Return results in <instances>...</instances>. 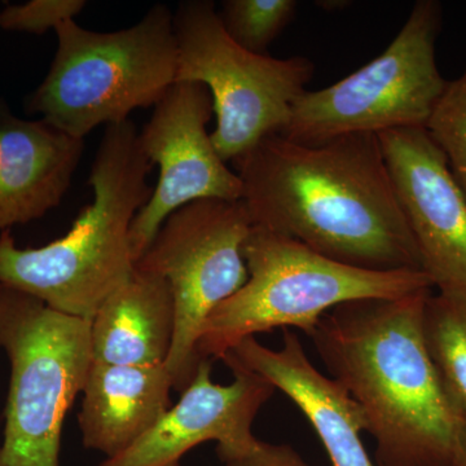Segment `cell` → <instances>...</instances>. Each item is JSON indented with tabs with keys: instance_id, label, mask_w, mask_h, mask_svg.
Listing matches in <instances>:
<instances>
[{
	"instance_id": "603a6c76",
	"label": "cell",
	"mask_w": 466,
	"mask_h": 466,
	"mask_svg": "<svg viewBox=\"0 0 466 466\" xmlns=\"http://www.w3.org/2000/svg\"><path fill=\"white\" fill-rule=\"evenodd\" d=\"M319 7L327 9V11H341L345 7H349L351 3L345 2V0H324V2H318Z\"/></svg>"
},
{
	"instance_id": "44dd1931",
	"label": "cell",
	"mask_w": 466,
	"mask_h": 466,
	"mask_svg": "<svg viewBox=\"0 0 466 466\" xmlns=\"http://www.w3.org/2000/svg\"><path fill=\"white\" fill-rule=\"evenodd\" d=\"M218 458L225 466H312L293 447L254 440L238 451L217 450Z\"/></svg>"
},
{
	"instance_id": "6da1fadb",
	"label": "cell",
	"mask_w": 466,
	"mask_h": 466,
	"mask_svg": "<svg viewBox=\"0 0 466 466\" xmlns=\"http://www.w3.org/2000/svg\"><path fill=\"white\" fill-rule=\"evenodd\" d=\"M232 164L254 227L355 268L422 271L377 135L318 146L268 135Z\"/></svg>"
},
{
	"instance_id": "5bb4252c",
	"label": "cell",
	"mask_w": 466,
	"mask_h": 466,
	"mask_svg": "<svg viewBox=\"0 0 466 466\" xmlns=\"http://www.w3.org/2000/svg\"><path fill=\"white\" fill-rule=\"evenodd\" d=\"M85 150L45 119L18 118L0 99V232L58 207Z\"/></svg>"
},
{
	"instance_id": "8992f818",
	"label": "cell",
	"mask_w": 466,
	"mask_h": 466,
	"mask_svg": "<svg viewBox=\"0 0 466 466\" xmlns=\"http://www.w3.org/2000/svg\"><path fill=\"white\" fill-rule=\"evenodd\" d=\"M0 349L11 363L0 466H60L64 420L94 363L91 321L0 285Z\"/></svg>"
},
{
	"instance_id": "ba28073f",
	"label": "cell",
	"mask_w": 466,
	"mask_h": 466,
	"mask_svg": "<svg viewBox=\"0 0 466 466\" xmlns=\"http://www.w3.org/2000/svg\"><path fill=\"white\" fill-rule=\"evenodd\" d=\"M173 27L175 82H195L210 91L217 115L211 142L223 161H235L268 135L284 130L291 106L314 76L309 58L244 50L229 38L210 0L180 3Z\"/></svg>"
},
{
	"instance_id": "4fadbf2b",
	"label": "cell",
	"mask_w": 466,
	"mask_h": 466,
	"mask_svg": "<svg viewBox=\"0 0 466 466\" xmlns=\"http://www.w3.org/2000/svg\"><path fill=\"white\" fill-rule=\"evenodd\" d=\"M220 360L228 368L249 370L284 392L317 431L333 466H376L360 438L367 431L363 410L341 383L319 372L296 333L284 329L280 350L247 337Z\"/></svg>"
},
{
	"instance_id": "52a82bcc",
	"label": "cell",
	"mask_w": 466,
	"mask_h": 466,
	"mask_svg": "<svg viewBox=\"0 0 466 466\" xmlns=\"http://www.w3.org/2000/svg\"><path fill=\"white\" fill-rule=\"evenodd\" d=\"M441 24L438 0L416 2L381 55L329 87L303 92L280 135L318 146L343 135L425 128L449 82L435 55Z\"/></svg>"
},
{
	"instance_id": "7a4b0ae2",
	"label": "cell",
	"mask_w": 466,
	"mask_h": 466,
	"mask_svg": "<svg viewBox=\"0 0 466 466\" xmlns=\"http://www.w3.org/2000/svg\"><path fill=\"white\" fill-rule=\"evenodd\" d=\"M431 293L342 303L309 336L330 375L363 410L376 466L455 464L462 408L426 345Z\"/></svg>"
},
{
	"instance_id": "7c38bea8",
	"label": "cell",
	"mask_w": 466,
	"mask_h": 466,
	"mask_svg": "<svg viewBox=\"0 0 466 466\" xmlns=\"http://www.w3.org/2000/svg\"><path fill=\"white\" fill-rule=\"evenodd\" d=\"M233 381L211 380V360L204 359L182 398L155 428L130 449L97 466H180L195 447L217 441V450L238 451L253 443L251 426L276 389L242 368L231 367Z\"/></svg>"
},
{
	"instance_id": "3957f363",
	"label": "cell",
	"mask_w": 466,
	"mask_h": 466,
	"mask_svg": "<svg viewBox=\"0 0 466 466\" xmlns=\"http://www.w3.org/2000/svg\"><path fill=\"white\" fill-rule=\"evenodd\" d=\"M150 167L133 122L106 126L88 177L91 204L66 236L36 249H20L9 229L0 232V285L91 321L133 275L130 229L152 195Z\"/></svg>"
},
{
	"instance_id": "ac0fdd59",
	"label": "cell",
	"mask_w": 466,
	"mask_h": 466,
	"mask_svg": "<svg viewBox=\"0 0 466 466\" xmlns=\"http://www.w3.org/2000/svg\"><path fill=\"white\" fill-rule=\"evenodd\" d=\"M296 0H225L219 18L236 45L257 55H266L296 16Z\"/></svg>"
},
{
	"instance_id": "5b68a950",
	"label": "cell",
	"mask_w": 466,
	"mask_h": 466,
	"mask_svg": "<svg viewBox=\"0 0 466 466\" xmlns=\"http://www.w3.org/2000/svg\"><path fill=\"white\" fill-rule=\"evenodd\" d=\"M55 33L56 54L26 108L76 139L155 106L175 84L177 39L167 5H153L118 32H91L67 21Z\"/></svg>"
},
{
	"instance_id": "277c9868",
	"label": "cell",
	"mask_w": 466,
	"mask_h": 466,
	"mask_svg": "<svg viewBox=\"0 0 466 466\" xmlns=\"http://www.w3.org/2000/svg\"><path fill=\"white\" fill-rule=\"evenodd\" d=\"M247 283L220 303L198 341L201 360L276 328L311 336L330 309L351 300L398 299L434 288L422 271H368L325 258L293 238L251 227L242 247Z\"/></svg>"
},
{
	"instance_id": "7402d4cb",
	"label": "cell",
	"mask_w": 466,
	"mask_h": 466,
	"mask_svg": "<svg viewBox=\"0 0 466 466\" xmlns=\"http://www.w3.org/2000/svg\"><path fill=\"white\" fill-rule=\"evenodd\" d=\"M462 408L461 421L456 443L455 464L453 466H466V410Z\"/></svg>"
},
{
	"instance_id": "30bf717a",
	"label": "cell",
	"mask_w": 466,
	"mask_h": 466,
	"mask_svg": "<svg viewBox=\"0 0 466 466\" xmlns=\"http://www.w3.org/2000/svg\"><path fill=\"white\" fill-rule=\"evenodd\" d=\"M213 97L204 85L175 82L155 106L139 143L150 164L158 165L157 186L133 220L131 253L137 262L171 214L193 201H240L242 183L218 155L207 126Z\"/></svg>"
},
{
	"instance_id": "9c48e42d",
	"label": "cell",
	"mask_w": 466,
	"mask_h": 466,
	"mask_svg": "<svg viewBox=\"0 0 466 466\" xmlns=\"http://www.w3.org/2000/svg\"><path fill=\"white\" fill-rule=\"evenodd\" d=\"M244 202L193 201L165 220L135 266L167 280L175 303L173 348L165 367L183 392L198 372V346L214 309L247 283L242 247L251 231Z\"/></svg>"
},
{
	"instance_id": "ffe728a7",
	"label": "cell",
	"mask_w": 466,
	"mask_h": 466,
	"mask_svg": "<svg viewBox=\"0 0 466 466\" xmlns=\"http://www.w3.org/2000/svg\"><path fill=\"white\" fill-rule=\"evenodd\" d=\"M86 5L85 0H32L25 5H7L0 12V27L8 32L42 35L67 21H75Z\"/></svg>"
},
{
	"instance_id": "9a60e30c",
	"label": "cell",
	"mask_w": 466,
	"mask_h": 466,
	"mask_svg": "<svg viewBox=\"0 0 466 466\" xmlns=\"http://www.w3.org/2000/svg\"><path fill=\"white\" fill-rule=\"evenodd\" d=\"M173 377L165 366L92 363L78 415L86 449L115 458L170 410Z\"/></svg>"
},
{
	"instance_id": "d6986e66",
	"label": "cell",
	"mask_w": 466,
	"mask_h": 466,
	"mask_svg": "<svg viewBox=\"0 0 466 466\" xmlns=\"http://www.w3.org/2000/svg\"><path fill=\"white\" fill-rule=\"evenodd\" d=\"M425 128L446 156L466 198V69L459 78L447 82Z\"/></svg>"
},
{
	"instance_id": "2e32d148",
	"label": "cell",
	"mask_w": 466,
	"mask_h": 466,
	"mask_svg": "<svg viewBox=\"0 0 466 466\" xmlns=\"http://www.w3.org/2000/svg\"><path fill=\"white\" fill-rule=\"evenodd\" d=\"M175 303L161 276L135 266L127 283L91 320L94 363L165 366L173 348Z\"/></svg>"
},
{
	"instance_id": "e0dca14e",
	"label": "cell",
	"mask_w": 466,
	"mask_h": 466,
	"mask_svg": "<svg viewBox=\"0 0 466 466\" xmlns=\"http://www.w3.org/2000/svg\"><path fill=\"white\" fill-rule=\"evenodd\" d=\"M426 345L451 394L466 410V293L438 290L424 309Z\"/></svg>"
},
{
	"instance_id": "8fae6325",
	"label": "cell",
	"mask_w": 466,
	"mask_h": 466,
	"mask_svg": "<svg viewBox=\"0 0 466 466\" xmlns=\"http://www.w3.org/2000/svg\"><path fill=\"white\" fill-rule=\"evenodd\" d=\"M422 271L438 290L466 293V198L426 128L377 135Z\"/></svg>"
}]
</instances>
